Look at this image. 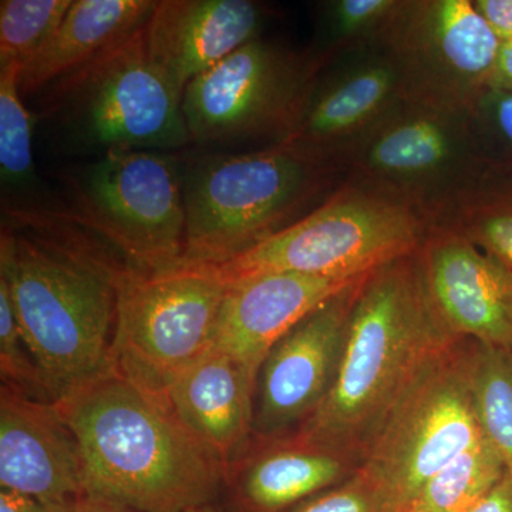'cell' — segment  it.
<instances>
[{"instance_id": "e575fe53", "label": "cell", "mask_w": 512, "mask_h": 512, "mask_svg": "<svg viewBox=\"0 0 512 512\" xmlns=\"http://www.w3.org/2000/svg\"><path fill=\"white\" fill-rule=\"evenodd\" d=\"M0 512H47L45 505L35 498L15 493V491L0 490Z\"/></svg>"}, {"instance_id": "ac0fdd59", "label": "cell", "mask_w": 512, "mask_h": 512, "mask_svg": "<svg viewBox=\"0 0 512 512\" xmlns=\"http://www.w3.org/2000/svg\"><path fill=\"white\" fill-rule=\"evenodd\" d=\"M365 276L336 279L266 274L231 282L222 301L211 345L234 356L259 375L265 357L279 339L309 313Z\"/></svg>"}, {"instance_id": "4dcf8cb0", "label": "cell", "mask_w": 512, "mask_h": 512, "mask_svg": "<svg viewBox=\"0 0 512 512\" xmlns=\"http://www.w3.org/2000/svg\"><path fill=\"white\" fill-rule=\"evenodd\" d=\"M495 35L501 40L512 39V0H474Z\"/></svg>"}, {"instance_id": "d4e9b609", "label": "cell", "mask_w": 512, "mask_h": 512, "mask_svg": "<svg viewBox=\"0 0 512 512\" xmlns=\"http://www.w3.org/2000/svg\"><path fill=\"white\" fill-rule=\"evenodd\" d=\"M473 387L484 439L512 471V350L477 343Z\"/></svg>"}, {"instance_id": "1f68e13d", "label": "cell", "mask_w": 512, "mask_h": 512, "mask_svg": "<svg viewBox=\"0 0 512 512\" xmlns=\"http://www.w3.org/2000/svg\"><path fill=\"white\" fill-rule=\"evenodd\" d=\"M47 512H138L92 494L77 495L62 503L47 505Z\"/></svg>"}, {"instance_id": "52a82bcc", "label": "cell", "mask_w": 512, "mask_h": 512, "mask_svg": "<svg viewBox=\"0 0 512 512\" xmlns=\"http://www.w3.org/2000/svg\"><path fill=\"white\" fill-rule=\"evenodd\" d=\"M47 111L74 143L103 154L192 143L183 100L148 53L146 26L52 84Z\"/></svg>"}, {"instance_id": "ffe728a7", "label": "cell", "mask_w": 512, "mask_h": 512, "mask_svg": "<svg viewBox=\"0 0 512 512\" xmlns=\"http://www.w3.org/2000/svg\"><path fill=\"white\" fill-rule=\"evenodd\" d=\"M258 375L234 356L210 346L181 373L165 399L181 423L229 470L254 437Z\"/></svg>"}, {"instance_id": "4fadbf2b", "label": "cell", "mask_w": 512, "mask_h": 512, "mask_svg": "<svg viewBox=\"0 0 512 512\" xmlns=\"http://www.w3.org/2000/svg\"><path fill=\"white\" fill-rule=\"evenodd\" d=\"M404 99L402 69L389 47L383 40L360 47L320 72L298 127L276 146L340 170L350 148Z\"/></svg>"}, {"instance_id": "484cf974", "label": "cell", "mask_w": 512, "mask_h": 512, "mask_svg": "<svg viewBox=\"0 0 512 512\" xmlns=\"http://www.w3.org/2000/svg\"><path fill=\"white\" fill-rule=\"evenodd\" d=\"M73 0H2L0 69L22 70L60 28Z\"/></svg>"}, {"instance_id": "7a4b0ae2", "label": "cell", "mask_w": 512, "mask_h": 512, "mask_svg": "<svg viewBox=\"0 0 512 512\" xmlns=\"http://www.w3.org/2000/svg\"><path fill=\"white\" fill-rule=\"evenodd\" d=\"M456 339L431 301L419 248L380 266L360 286L328 396L296 431L362 460L407 386Z\"/></svg>"}, {"instance_id": "83f0119b", "label": "cell", "mask_w": 512, "mask_h": 512, "mask_svg": "<svg viewBox=\"0 0 512 512\" xmlns=\"http://www.w3.org/2000/svg\"><path fill=\"white\" fill-rule=\"evenodd\" d=\"M0 373L2 384L45 402H56L42 370L26 345L8 288L0 281Z\"/></svg>"}, {"instance_id": "d6986e66", "label": "cell", "mask_w": 512, "mask_h": 512, "mask_svg": "<svg viewBox=\"0 0 512 512\" xmlns=\"http://www.w3.org/2000/svg\"><path fill=\"white\" fill-rule=\"evenodd\" d=\"M251 441L225 478L235 512H288L356 473L359 458L298 431Z\"/></svg>"}, {"instance_id": "e0dca14e", "label": "cell", "mask_w": 512, "mask_h": 512, "mask_svg": "<svg viewBox=\"0 0 512 512\" xmlns=\"http://www.w3.org/2000/svg\"><path fill=\"white\" fill-rule=\"evenodd\" d=\"M264 22L251 0H161L146 25L148 53L183 100L192 80L261 37Z\"/></svg>"}, {"instance_id": "f546056e", "label": "cell", "mask_w": 512, "mask_h": 512, "mask_svg": "<svg viewBox=\"0 0 512 512\" xmlns=\"http://www.w3.org/2000/svg\"><path fill=\"white\" fill-rule=\"evenodd\" d=\"M288 512H390L375 484L357 468L355 474Z\"/></svg>"}, {"instance_id": "836d02e7", "label": "cell", "mask_w": 512, "mask_h": 512, "mask_svg": "<svg viewBox=\"0 0 512 512\" xmlns=\"http://www.w3.org/2000/svg\"><path fill=\"white\" fill-rule=\"evenodd\" d=\"M490 89L512 92V39L501 40L490 77Z\"/></svg>"}, {"instance_id": "d590c367", "label": "cell", "mask_w": 512, "mask_h": 512, "mask_svg": "<svg viewBox=\"0 0 512 512\" xmlns=\"http://www.w3.org/2000/svg\"><path fill=\"white\" fill-rule=\"evenodd\" d=\"M184 512H221V511H218L217 508L214 507V505L207 504V505H201V507L191 508V510L184 511Z\"/></svg>"}, {"instance_id": "4316f807", "label": "cell", "mask_w": 512, "mask_h": 512, "mask_svg": "<svg viewBox=\"0 0 512 512\" xmlns=\"http://www.w3.org/2000/svg\"><path fill=\"white\" fill-rule=\"evenodd\" d=\"M18 67L0 69V175L3 187L30 188L36 181L33 117L19 90Z\"/></svg>"}, {"instance_id": "603a6c76", "label": "cell", "mask_w": 512, "mask_h": 512, "mask_svg": "<svg viewBox=\"0 0 512 512\" xmlns=\"http://www.w3.org/2000/svg\"><path fill=\"white\" fill-rule=\"evenodd\" d=\"M505 473L504 461L483 439L431 477L406 512H470Z\"/></svg>"}, {"instance_id": "f1b7e54d", "label": "cell", "mask_w": 512, "mask_h": 512, "mask_svg": "<svg viewBox=\"0 0 512 512\" xmlns=\"http://www.w3.org/2000/svg\"><path fill=\"white\" fill-rule=\"evenodd\" d=\"M470 119L484 163L512 167V92L488 87L471 107Z\"/></svg>"}, {"instance_id": "6da1fadb", "label": "cell", "mask_w": 512, "mask_h": 512, "mask_svg": "<svg viewBox=\"0 0 512 512\" xmlns=\"http://www.w3.org/2000/svg\"><path fill=\"white\" fill-rule=\"evenodd\" d=\"M79 444L86 494L138 512L212 504L221 464L181 423L165 396L113 372L57 400Z\"/></svg>"}, {"instance_id": "d6a6232c", "label": "cell", "mask_w": 512, "mask_h": 512, "mask_svg": "<svg viewBox=\"0 0 512 512\" xmlns=\"http://www.w3.org/2000/svg\"><path fill=\"white\" fill-rule=\"evenodd\" d=\"M470 512H512V471L507 470L500 483Z\"/></svg>"}, {"instance_id": "44dd1931", "label": "cell", "mask_w": 512, "mask_h": 512, "mask_svg": "<svg viewBox=\"0 0 512 512\" xmlns=\"http://www.w3.org/2000/svg\"><path fill=\"white\" fill-rule=\"evenodd\" d=\"M153 0H73L60 28L19 72L23 97L49 89L111 47L143 29Z\"/></svg>"}, {"instance_id": "8fae6325", "label": "cell", "mask_w": 512, "mask_h": 512, "mask_svg": "<svg viewBox=\"0 0 512 512\" xmlns=\"http://www.w3.org/2000/svg\"><path fill=\"white\" fill-rule=\"evenodd\" d=\"M79 197L84 220L116 245L133 268L157 274L183 265V174L173 157L111 150L90 165Z\"/></svg>"}, {"instance_id": "7c38bea8", "label": "cell", "mask_w": 512, "mask_h": 512, "mask_svg": "<svg viewBox=\"0 0 512 512\" xmlns=\"http://www.w3.org/2000/svg\"><path fill=\"white\" fill-rule=\"evenodd\" d=\"M383 43L407 99L470 113L490 87L501 39L474 0H403Z\"/></svg>"}, {"instance_id": "3957f363", "label": "cell", "mask_w": 512, "mask_h": 512, "mask_svg": "<svg viewBox=\"0 0 512 512\" xmlns=\"http://www.w3.org/2000/svg\"><path fill=\"white\" fill-rule=\"evenodd\" d=\"M117 269L2 234L0 281L55 400L110 369Z\"/></svg>"}, {"instance_id": "ba28073f", "label": "cell", "mask_w": 512, "mask_h": 512, "mask_svg": "<svg viewBox=\"0 0 512 512\" xmlns=\"http://www.w3.org/2000/svg\"><path fill=\"white\" fill-rule=\"evenodd\" d=\"M110 367L165 396L210 349L228 282L217 266L183 264L171 271L117 269Z\"/></svg>"}, {"instance_id": "5b68a950", "label": "cell", "mask_w": 512, "mask_h": 512, "mask_svg": "<svg viewBox=\"0 0 512 512\" xmlns=\"http://www.w3.org/2000/svg\"><path fill=\"white\" fill-rule=\"evenodd\" d=\"M427 228L409 202L346 178L301 220L217 268L228 284L266 274L360 278L412 254Z\"/></svg>"}, {"instance_id": "7402d4cb", "label": "cell", "mask_w": 512, "mask_h": 512, "mask_svg": "<svg viewBox=\"0 0 512 512\" xmlns=\"http://www.w3.org/2000/svg\"><path fill=\"white\" fill-rule=\"evenodd\" d=\"M426 220L467 238L512 274V167L485 163Z\"/></svg>"}, {"instance_id": "cb8c5ba5", "label": "cell", "mask_w": 512, "mask_h": 512, "mask_svg": "<svg viewBox=\"0 0 512 512\" xmlns=\"http://www.w3.org/2000/svg\"><path fill=\"white\" fill-rule=\"evenodd\" d=\"M403 0H332L323 3L318 45L311 49L328 66L338 57L382 42Z\"/></svg>"}, {"instance_id": "8992f818", "label": "cell", "mask_w": 512, "mask_h": 512, "mask_svg": "<svg viewBox=\"0 0 512 512\" xmlns=\"http://www.w3.org/2000/svg\"><path fill=\"white\" fill-rule=\"evenodd\" d=\"M477 342L437 352L399 397L367 444L359 470L390 512H406L423 485L484 439L474 399Z\"/></svg>"}, {"instance_id": "5bb4252c", "label": "cell", "mask_w": 512, "mask_h": 512, "mask_svg": "<svg viewBox=\"0 0 512 512\" xmlns=\"http://www.w3.org/2000/svg\"><path fill=\"white\" fill-rule=\"evenodd\" d=\"M367 276L309 313L265 357L256 382V439L298 430L328 396Z\"/></svg>"}, {"instance_id": "9a60e30c", "label": "cell", "mask_w": 512, "mask_h": 512, "mask_svg": "<svg viewBox=\"0 0 512 512\" xmlns=\"http://www.w3.org/2000/svg\"><path fill=\"white\" fill-rule=\"evenodd\" d=\"M421 269L441 322L457 339L512 350V274L448 229L429 225Z\"/></svg>"}, {"instance_id": "9c48e42d", "label": "cell", "mask_w": 512, "mask_h": 512, "mask_svg": "<svg viewBox=\"0 0 512 512\" xmlns=\"http://www.w3.org/2000/svg\"><path fill=\"white\" fill-rule=\"evenodd\" d=\"M325 64L312 50L252 40L185 89L183 113L192 143H284L298 127Z\"/></svg>"}, {"instance_id": "277c9868", "label": "cell", "mask_w": 512, "mask_h": 512, "mask_svg": "<svg viewBox=\"0 0 512 512\" xmlns=\"http://www.w3.org/2000/svg\"><path fill=\"white\" fill-rule=\"evenodd\" d=\"M346 175L289 148L212 156L183 174V264L220 266L319 207Z\"/></svg>"}, {"instance_id": "30bf717a", "label": "cell", "mask_w": 512, "mask_h": 512, "mask_svg": "<svg viewBox=\"0 0 512 512\" xmlns=\"http://www.w3.org/2000/svg\"><path fill=\"white\" fill-rule=\"evenodd\" d=\"M470 113L404 99L362 140L339 168L409 202L424 215L484 165Z\"/></svg>"}, {"instance_id": "2e32d148", "label": "cell", "mask_w": 512, "mask_h": 512, "mask_svg": "<svg viewBox=\"0 0 512 512\" xmlns=\"http://www.w3.org/2000/svg\"><path fill=\"white\" fill-rule=\"evenodd\" d=\"M0 490L47 505L86 494L79 444L56 402L0 389Z\"/></svg>"}]
</instances>
